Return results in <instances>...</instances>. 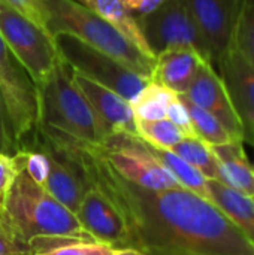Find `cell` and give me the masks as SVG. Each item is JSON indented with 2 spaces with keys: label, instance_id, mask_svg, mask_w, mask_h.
<instances>
[{
  "label": "cell",
  "instance_id": "8",
  "mask_svg": "<svg viewBox=\"0 0 254 255\" xmlns=\"http://www.w3.org/2000/svg\"><path fill=\"white\" fill-rule=\"evenodd\" d=\"M138 24L154 55L169 48H189L211 64L208 48L186 0H165L154 12L138 18Z\"/></svg>",
  "mask_w": 254,
  "mask_h": 255
},
{
  "label": "cell",
  "instance_id": "7",
  "mask_svg": "<svg viewBox=\"0 0 254 255\" xmlns=\"http://www.w3.org/2000/svg\"><path fill=\"white\" fill-rule=\"evenodd\" d=\"M0 93L21 149L39 128V90L0 36Z\"/></svg>",
  "mask_w": 254,
  "mask_h": 255
},
{
  "label": "cell",
  "instance_id": "18",
  "mask_svg": "<svg viewBox=\"0 0 254 255\" xmlns=\"http://www.w3.org/2000/svg\"><path fill=\"white\" fill-rule=\"evenodd\" d=\"M211 202L240 229L254 247V199L244 196L216 179H208Z\"/></svg>",
  "mask_w": 254,
  "mask_h": 255
},
{
  "label": "cell",
  "instance_id": "33",
  "mask_svg": "<svg viewBox=\"0 0 254 255\" xmlns=\"http://www.w3.org/2000/svg\"><path fill=\"white\" fill-rule=\"evenodd\" d=\"M114 255H145L141 251L135 250V248H123V250H115Z\"/></svg>",
  "mask_w": 254,
  "mask_h": 255
},
{
  "label": "cell",
  "instance_id": "10",
  "mask_svg": "<svg viewBox=\"0 0 254 255\" xmlns=\"http://www.w3.org/2000/svg\"><path fill=\"white\" fill-rule=\"evenodd\" d=\"M208 48L211 64L217 66L231 48L243 0H186Z\"/></svg>",
  "mask_w": 254,
  "mask_h": 255
},
{
  "label": "cell",
  "instance_id": "6",
  "mask_svg": "<svg viewBox=\"0 0 254 255\" xmlns=\"http://www.w3.org/2000/svg\"><path fill=\"white\" fill-rule=\"evenodd\" d=\"M0 36L9 51L40 87L49 76L58 52L54 37L0 0Z\"/></svg>",
  "mask_w": 254,
  "mask_h": 255
},
{
  "label": "cell",
  "instance_id": "17",
  "mask_svg": "<svg viewBox=\"0 0 254 255\" xmlns=\"http://www.w3.org/2000/svg\"><path fill=\"white\" fill-rule=\"evenodd\" d=\"M241 140H231L225 145L211 146L219 164V182L254 197V167L247 158Z\"/></svg>",
  "mask_w": 254,
  "mask_h": 255
},
{
  "label": "cell",
  "instance_id": "25",
  "mask_svg": "<svg viewBox=\"0 0 254 255\" xmlns=\"http://www.w3.org/2000/svg\"><path fill=\"white\" fill-rule=\"evenodd\" d=\"M232 45L254 66V0H243L237 18Z\"/></svg>",
  "mask_w": 254,
  "mask_h": 255
},
{
  "label": "cell",
  "instance_id": "23",
  "mask_svg": "<svg viewBox=\"0 0 254 255\" xmlns=\"http://www.w3.org/2000/svg\"><path fill=\"white\" fill-rule=\"evenodd\" d=\"M180 99L183 100L184 106L187 108L195 134L198 139L205 142L210 146H217V145H225L234 140L228 130L219 123L216 117H213L210 112L201 109L199 106L193 105L190 100H187L183 94H180Z\"/></svg>",
  "mask_w": 254,
  "mask_h": 255
},
{
  "label": "cell",
  "instance_id": "2",
  "mask_svg": "<svg viewBox=\"0 0 254 255\" xmlns=\"http://www.w3.org/2000/svg\"><path fill=\"white\" fill-rule=\"evenodd\" d=\"M21 152V151H19ZM21 169L10 188L0 221L30 255H37L75 242H96L73 212L55 200Z\"/></svg>",
  "mask_w": 254,
  "mask_h": 255
},
{
  "label": "cell",
  "instance_id": "30",
  "mask_svg": "<svg viewBox=\"0 0 254 255\" xmlns=\"http://www.w3.org/2000/svg\"><path fill=\"white\" fill-rule=\"evenodd\" d=\"M166 118L169 121H172L183 133L186 137H196L187 108L184 106L183 100L180 99V96H177L166 108Z\"/></svg>",
  "mask_w": 254,
  "mask_h": 255
},
{
  "label": "cell",
  "instance_id": "28",
  "mask_svg": "<svg viewBox=\"0 0 254 255\" xmlns=\"http://www.w3.org/2000/svg\"><path fill=\"white\" fill-rule=\"evenodd\" d=\"M114 251L100 242H75L37 255H114Z\"/></svg>",
  "mask_w": 254,
  "mask_h": 255
},
{
  "label": "cell",
  "instance_id": "15",
  "mask_svg": "<svg viewBox=\"0 0 254 255\" xmlns=\"http://www.w3.org/2000/svg\"><path fill=\"white\" fill-rule=\"evenodd\" d=\"M33 143L46 157L48 170L42 187L55 200H58L63 206L76 215L88 187L87 182L81 176L79 170L45 140L36 136Z\"/></svg>",
  "mask_w": 254,
  "mask_h": 255
},
{
  "label": "cell",
  "instance_id": "16",
  "mask_svg": "<svg viewBox=\"0 0 254 255\" xmlns=\"http://www.w3.org/2000/svg\"><path fill=\"white\" fill-rule=\"evenodd\" d=\"M205 60L189 48H169L156 55L151 81L175 94H186L199 66Z\"/></svg>",
  "mask_w": 254,
  "mask_h": 255
},
{
  "label": "cell",
  "instance_id": "20",
  "mask_svg": "<svg viewBox=\"0 0 254 255\" xmlns=\"http://www.w3.org/2000/svg\"><path fill=\"white\" fill-rule=\"evenodd\" d=\"M144 145L148 149V152L177 179L180 187L211 202V194L208 190V179L198 169H195L192 164L184 161L171 149L153 146L145 140H144Z\"/></svg>",
  "mask_w": 254,
  "mask_h": 255
},
{
  "label": "cell",
  "instance_id": "31",
  "mask_svg": "<svg viewBox=\"0 0 254 255\" xmlns=\"http://www.w3.org/2000/svg\"><path fill=\"white\" fill-rule=\"evenodd\" d=\"M0 255H30L22 245H19L13 239V236L7 232V229L1 221H0Z\"/></svg>",
  "mask_w": 254,
  "mask_h": 255
},
{
  "label": "cell",
  "instance_id": "34",
  "mask_svg": "<svg viewBox=\"0 0 254 255\" xmlns=\"http://www.w3.org/2000/svg\"><path fill=\"white\" fill-rule=\"evenodd\" d=\"M253 199H254V197H253Z\"/></svg>",
  "mask_w": 254,
  "mask_h": 255
},
{
  "label": "cell",
  "instance_id": "29",
  "mask_svg": "<svg viewBox=\"0 0 254 255\" xmlns=\"http://www.w3.org/2000/svg\"><path fill=\"white\" fill-rule=\"evenodd\" d=\"M1 1L10 6L12 9H15L16 12H19L21 15H24L25 18H28L31 22H34L37 27H40L49 34L48 27H46L45 10H43L40 0H1Z\"/></svg>",
  "mask_w": 254,
  "mask_h": 255
},
{
  "label": "cell",
  "instance_id": "11",
  "mask_svg": "<svg viewBox=\"0 0 254 255\" xmlns=\"http://www.w3.org/2000/svg\"><path fill=\"white\" fill-rule=\"evenodd\" d=\"M87 191L76 212L84 230L100 244L114 250L132 248L127 226L109 199L94 185L87 184Z\"/></svg>",
  "mask_w": 254,
  "mask_h": 255
},
{
  "label": "cell",
  "instance_id": "3",
  "mask_svg": "<svg viewBox=\"0 0 254 255\" xmlns=\"http://www.w3.org/2000/svg\"><path fill=\"white\" fill-rule=\"evenodd\" d=\"M49 34H72L88 46L105 52L141 76L151 79L153 58L142 54L109 22L78 0H40Z\"/></svg>",
  "mask_w": 254,
  "mask_h": 255
},
{
  "label": "cell",
  "instance_id": "26",
  "mask_svg": "<svg viewBox=\"0 0 254 255\" xmlns=\"http://www.w3.org/2000/svg\"><path fill=\"white\" fill-rule=\"evenodd\" d=\"M21 164H22L21 152H18L13 157L0 154V217L4 212V206H6L10 188L18 176Z\"/></svg>",
  "mask_w": 254,
  "mask_h": 255
},
{
  "label": "cell",
  "instance_id": "13",
  "mask_svg": "<svg viewBox=\"0 0 254 255\" xmlns=\"http://www.w3.org/2000/svg\"><path fill=\"white\" fill-rule=\"evenodd\" d=\"M216 70L244 127V142L254 143V66L231 45L219 60Z\"/></svg>",
  "mask_w": 254,
  "mask_h": 255
},
{
  "label": "cell",
  "instance_id": "4",
  "mask_svg": "<svg viewBox=\"0 0 254 255\" xmlns=\"http://www.w3.org/2000/svg\"><path fill=\"white\" fill-rule=\"evenodd\" d=\"M39 90V127L51 128L88 145H103L102 126L78 87L70 66L58 55Z\"/></svg>",
  "mask_w": 254,
  "mask_h": 255
},
{
  "label": "cell",
  "instance_id": "21",
  "mask_svg": "<svg viewBox=\"0 0 254 255\" xmlns=\"http://www.w3.org/2000/svg\"><path fill=\"white\" fill-rule=\"evenodd\" d=\"M177 96L178 94L166 87L150 81L130 103L136 121H156L166 118V108Z\"/></svg>",
  "mask_w": 254,
  "mask_h": 255
},
{
  "label": "cell",
  "instance_id": "22",
  "mask_svg": "<svg viewBox=\"0 0 254 255\" xmlns=\"http://www.w3.org/2000/svg\"><path fill=\"white\" fill-rule=\"evenodd\" d=\"M178 157L198 169L207 179H219L217 158L210 145L198 137H184L172 149Z\"/></svg>",
  "mask_w": 254,
  "mask_h": 255
},
{
  "label": "cell",
  "instance_id": "27",
  "mask_svg": "<svg viewBox=\"0 0 254 255\" xmlns=\"http://www.w3.org/2000/svg\"><path fill=\"white\" fill-rule=\"evenodd\" d=\"M21 151V146L16 140L12 123L9 120L1 93H0V154L13 157Z\"/></svg>",
  "mask_w": 254,
  "mask_h": 255
},
{
  "label": "cell",
  "instance_id": "24",
  "mask_svg": "<svg viewBox=\"0 0 254 255\" xmlns=\"http://www.w3.org/2000/svg\"><path fill=\"white\" fill-rule=\"evenodd\" d=\"M138 136L153 146L172 149L186 136L184 133L168 118L156 121H136Z\"/></svg>",
  "mask_w": 254,
  "mask_h": 255
},
{
  "label": "cell",
  "instance_id": "19",
  "mask_svg": "<svg viewBox=\"0 0 254 255\" xmlns=\"http://www.w3.org/2000/svg\"><path fill=\"white\" fill-rule=\"evenodd\" d=\"M91 10H94L100 18L109 22L115 30H118L126 39H129L142 54L156 60V55L150 49L145 36L138 24V19L130 13L123 0H78Z\"/></svg>",
  "mask_w": 254,
  "mask_h": 255
},
{
  "label": "cell",
  "instance_id": "1",
  "mask_svg": "<svg viewBox=\"0 0 254 255\" xmlns=\"http://www.w3.org/2000/svg\"><path fill=\"white\" fill-rule=\"evenodd\" d=\"M42 140L99 188L124 220L132 248L145 255H254L253 244L210 200L183 188L150 190L123 179L91 145L46 127Z\"/></svg>",
  "mask_w": 254,
  "mask_h": 255
},
{
  "label": "cell",
  "instance_id": "12",
  "mask_svg": "<svg viewBox=\"0 0 254 255\" xmlns=\"http://www.w3.org/2000/svg\"><path fill=\"white\" fill-rule=\"evenodd\" d=\"M183 96L193 105L216 117L234 140L244 142L246 136L241 120L232 106L219 72L210 63L204 61L199 66L189 90Z\"/></svg>",
  "mask_w": 254,
  "mask_h": 255
},
{
  "label": "cell",
  "instance_id": "9",
  "mask_svg": "<svg viewBox=\"0 0 254 255\" xmlns=\"http://www.w3.org/2000/svg\"><path fill=\"white\" fill-rule=\"evenodd\" d=\"M93 149L126 181L150 188H177V179L148 152L139 136L117 134L103 145H91Z\"/></svg>",
  "mask_w": 254,
  "mask_h": 255
},
{
  "label": "cell",
  "instance_id": "14",
  "mask_svg": "<svg viewBox=\"0 0 254 255\" xmlns=\"http://www.w3.org/2000/svg\"><path fill=\"white\" fill-rule=\"evenodd\" d=\"M75 73V72H73ZM75 81L90 102L106 140L117 134L138 136L136 118L132 106L117 93L75 73ZM105 140V142H106Z\"/></svg>",
  "mask_w": 254,
  "mask_h": 255
},
{
  "label": "cell",
  "instance_id": "32",
  "mask_svg": "<svg viewBox=\"0 0 254 255\" xmlns=\"http://www.w3.org/2000/svg\"><path fill=\"white\" fill-rule=\"evenodd\" d=\"M130 13L138 19L154 12L165 0H123Z\"/></svg>",
  "mask_w": 254,
  "mask_h": 255
},
{
  "label": "cell",
  "instance_id": "5",
  "mask_svg": "<svg viewBox=\"0 0 254 255\" xmlns=\"http://www.w3.org/2000/svg\"><path fill=\"white\" fill-rule=\"evenodd\" d=\"M54 42L58 55L76 75L117 93L129 103H132L151 81L72 34H57L54 36Z\"/></svg>",
  "mask_w": 254,
  "mask_h": 255
}]
</instances>
